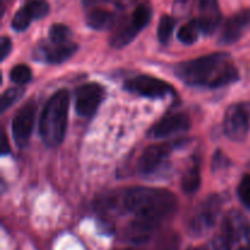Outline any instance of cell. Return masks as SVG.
<instances>
[{"instance_id":"cell-1","label":"cell","mask_w":250,"mask_h":250,"mask_svg":"<svg viewBox=\"0 0 250 250\" xmlns=\"http://www.w3.org/2000/svg\"><path fill=\"white\" fill-rule=\"evenodd\" d=\"M175 73L186 84L209 88L225 87L239 78L238 70L226 53H214L178 63Z\"/></svg>"},{"instance_id":"cell-2","label":"cell","mask_w":250,"mask_h":250,"mask_svg":"<svg viewBox=\"0 0 250 250\" xmlns=\"http://www.w3.org/2000/svg\"><path fill=\"white\" fill-rule=\"evenodd\" d=\"M120 205L124 210L136 215L137 219L159 225L175 212L177 199L173 193L163 188L134 187L125 192Z\"/></svg>"},{"instance_id":"cell-3","label":"cell","mask_w":250,"mask_h":250,"mask_svg":"<svg viewBox=\"0 0 250 250\" xmlns=\"http://www.w3.org/2000/svg\"><path fill=\"white\" fill-rule=\"evenodd\" d=\"M70 97L67 90L56 92L42 111L39 121V133L48 146H58L62 143L67 129Z\"/></svg>"},{"instance_id":"cell-4","label":"cell","mask_w":250,"mask_h":250,"mask_svg":"<svg viewBox=\"0 0 250 250\" xmlns=\"http://www.w3.org/2000/svg\"><path fill=\"white\" fill-rule=\"evenodd\" d=\"M153 17V10L149 5L142 4L136 7L129 19L122 24L119 31L112 36L110 44L114 48L120 49L128 45L131 42L136 39V37L146 28Z\"/></svg>"},{"instance_id":"cell-5","label":"cell","mask_w":250,"mask_h":250,"mask_svg":"<svg viewBox=\"0 0 250 250\" xmlns=\"http://www.w3.org/2000/svg\"><path fill=\"white\" fill-rule=\"evenodd\" d=\"M250 128V106L248 104H232L224 116L225 134L233 142L246 141Z\"/></svg>"},{"instance_id":"cell-6","label":"cell","mask_w":250,"mask_h":250,"mask_svg":"<svg viewBox=\"0 0 250 250\" xmlns=\"http://www.w3.org/2000/svg\"><path fill=\"white\" fill-rule=\"evenodd\" d=\"M125 89L133 94L153 99H160L170 94H175V89L170 83L146 75L137 76L128 80L125 83Z\"/></svg>"},{"instance_id":"cell-7","label":"cell","mask_w":250,"mask_h":250,"mask_svg":"<svg viewBox=\"0 0 250 250\" xmlns=\"http://www.w3.org/2000/svg\"><path fill=\"white\" fill-rule=\"evenodd\" d=\"M221 205L222 200L220 195L212 194L208 197V199L204 200L202 207L198 209L197 214L190 221V233L193 236L199 237L210 231L216 222L219 212L221 210Z\"/></svg>"},{"instance_id":"cell-8","label":"cell","mask_w":250,"mask_h":250,"mask_svg":"<svg viewBox=\"0 0 250 250\" xmlns=\"http://www.w3.org/2000/svg\"><path fill=\"white\" fill-rule=\"evenodd\" d=\"M37 106L33 102L24 104L12 119V138L19 146H26L33 131Z\"/></svg>"},{"instance_id":"cell-9","label":"cell","mask_w":250,"mask_h":250,"mask_svg":"<svg viewBox=\"0 0 250 250\" xmlns=\"http://www.w3.org/2000/svg\"><path fill=\"white\" fill-rule=\"evenodd\" d=\"M104 99V88L98 83H87L77 89L76 112L82 117H92Z\"/></svg>"},{"instance_id":"cell-10","label":"cell","mask_w":250,"mask_h":250,"mask_svg":"<svg viewBox=\"0 0 250 250\" xmlns=\"http://www.w3.org/2000/svg\"><path fill=\"white\" fill-rule=\"evenodd\" d=\"M171 144H154L148 146L138 160V171L144 176L153 175L165 164L172 151Z\"/></svg>"},{"instance_id":"cell-11","label":"cell","mask_w":250,"mask_h":250,"mask_svg":"<svg viewBox=\"0 0 250 250\" xmlns=\"http://www.w3.org/2000/svg\"><path fill=\"white\" fill-rule=\"evenodd\" d=\"M250 27V9H244L229 17L220 34V44L229 45L237 43Z\"/></svg>"},{"instance_id":"cell-12","label":"cell","mask_w":250,"mask_h":250,"mask_svg":"<svg viewBox=\"0 0 250 250\" xmlns=\"http://www.w3.org/2000/svg\"><path fill=\"white\" fill-rule=\"evenodd\" d=\"M77 44L71 41L66 42V43L49 42V43L38 46L36 56H38V60L56 65V63H61L63 61L68 60L77 51Z\"/></svg>"},{"instance_id":"cell-13","label":"cell","mask_w":250,"mask_h":250,"mask_svg":"<svg viewBox=\"0 0 250 250\" xmlns=\"http://www.w3.org/2000/svg\"><path fill=\"white\" fill-rule=\"evenodd\" d=\"M192 126L190 119L186 114L177 112V114L168 115L155 125L151 131L154 138H167L173 134L187 132Z\"/></svg>"},{"instance_id":"cell-14","label":"cell","mask_w":250,"mask_h":250,"mask_svg":"<svg viewBox=\"0 0 250 250\" xmlns=\"http://www.w3.org/2000/svg\"><path fill=\"white\" fill-rule=\"evenodd\" d=\"M199 1V20L202 24L203 33L212 34L219 27L221 21V11H220L217 0H198Z\"/></svg>"},{"instance_id":"cell-15","label":"cell","mask_w":250,"mask_h":250,"mask_svg":"<svg viewBox=\"0 0 250 250\" xmlns=\"http://www.w3.org/2000/svg\"><path fill=\"white\" fill-rule=\"evenodd\" d=\"M116 14L104 9V7H92L87 15V24L93 29L111 28L116 22Z\"/></svg>"},{"instance_id":"cell-16","label":"cell","mask_w":250,"mask_h":250,"mask_svg":"<svg viewBox=\"0 0 250 250\" xmlns=\"http://www.w3.org/2000/svg\"><path fill=\"white\" fill-rule=\"evenodd\" d=\"M244 225H246L244 224V219L239 212H229L224 221V226H222V232H224V233L222 234H224L229 242L237 241V239L246 232Z\"/></svg>"},{"instance_id":"cell-17","label":"cell","mask_w":250,"mask_h":250,"mask_svg":"<svg viewBox=\"0 0 250 250\" xmlns=\"http://www.w3.org/2000/svg\"><path fill=\"white\" fill-rule=\"evenodd\" d=\"M158 226L156 224L153 222L146 221V220L137 219L136 221H133L131 224V226L128 227V238L131 239L134 243H142V242L146 241L149 238V236L151 234V232L155 229V227Z\"/></svg>"},{"instance_id":"cell-18","label":"cell","mask_w":250,"mask_h":250,"mask_svg":"<svg viewBox=\"0 0 250 250\" xmlns=\"http://www.w3.org/2000/svg\"><path fill=\"white\" fill-rule=\"evenodd\" d=\"M203 33L202 24H200L199 20H192V21L187 22L183 24L177 32V37L183 44L186 45H192L199 38V34Z\"/></svg>"},{"instance_id":"cell-19","label":"cell","mask_w":250,"mask_h":250,"mask_svg":"<svg viewBox=\"0 0 250 250\" xmlns=\"http://www.w3.org/2000/svg\"><path fill=\"white\" fill-rule=\"evenodd\" d=\"M202 183V176H200L199 164H193L192 167L187 170V172L182 177V189L187 194H193L197 192Z\"/></svg>"},{"instance_id":"cell-20","label":"cell","mask_w":250,"mask_h":250,"mask_svg":"<svg viewBox=\"0 0 250 250\" xmlns=\"http://www.w3.org/2000/svg\"><path fill=\"white\" fill-rule=\"evenodd\" d=\"M176 20L171 16H163L161 17L160 22H159V28H158V37L160 43L167 44L170 41L171 36H172L173 28H175Z\"/></svg>"},{"instance_id":"cell-21","label":"cell","mask_w":250,"mask_h":250,"mask_svg":"<svg viewBox=\"0 0 250 250\" xmlns=\"http://www.w3.org/2000/svg\"><path fill=\"white\" fill-rule=\"evenodd\" d=\"M72 32H71L70 27L66 24L55 23L51 26L50 31H49V41L53 43H66L70 42Z\"/></svg>"},{"instance_id":"cell-22","label":"cell","mask_w":250,"mask_h":250,"mask_svg":"<svg viewBox=\"0 0 250 250\" xmlns=\"http://www.w3.org/2000/svg\"><path fill=\"white\" fill-rule=\"evenodd\" d=\"M23 6L28 10L33 20L43 19L49 14V10H50L45 0H28Z\"/></svg>"},{"instance_id":"cell-23","label":"cell","mask_w":250,"mask_h":250,"mask_svg":"<svg viewBox=\"0 0 250 250\" xmlns=\"http://www.w3.org/2000/svg\"><path fill=\"white\" fill-rule=\"evenodd\" d=\"M33 21V17L31 16V14L28 12V10L24 6H22L19 11L15 14L14 19H12L11 26L12 28L16 32H22L26 31L29 27V24Z\"/></svg>"},{"instance_id":"cell-24","label":"cell","mask_w":250,"mask_h":250,"mask_svg":"<svg viewBox=\"0 0 250 250\" xmlns=\"http://www.w3.org/2000/svg\"><path fill=\"white\" fill-rule=\"evenodd\" d=\"M23 94V88L12 87L9 88L6 92L2 93L1 100H0V111L5 112L11 105H14Z\"/></svg>"},{"instance_id":"cell-25","label":"cell","mask_w":250,"mask_h":250,"mask_svg":"<svg viewBox=\"0 0 250 250\" xmlns=\"http://www.w3.org/2000/svg\"><path fill=\"white\" fill-rule=\"evenodd\" d=\"M10 78L17 85L27 84L32 80V71L27 65H16L10 72Z\"/></svg>"},{"instance_id":"cell-26","label":"cell","mask_w":250,"mask_h":250,"mask_svg":"<svg viewBox=\"0 0 250 250\" xmlns=\"http://www.w3.org/2000/svg\"><path fill=\"white\" fill-rule=\"evenodd\" d=\"M133 1L134 0H83V5L87 9H92L105 4H112L119 9H126L127 6L133 4Z\"/></svg>"},{"instance_id":"cell-27","label":"cell","mask_w":250,"mask_h":250,"mask_svg":"<svg viewBox=\"0 0 250 250\" xmlns=\"http://www.w3.org/2000/svg\"><path fill=\"white\" fill-rule=\"evenodd\" d=\"M238 197L246 208L250 209V176H244L238 186Z\"/></svg>"},{"instance_id":"cell-28","label":"cell","mask_w":250,"mask_h":250,"mask_svg":"<svg viewBox=\"0 0 250 250\" xmlns=\"http://www.w3.org/2000/svg\"><path fill=\"white\" fill-rule=\"evenodd\" d=\"M229 243L231 242L222 234V236L215 237L209 244H208L205 250H229Z\"/></svg>"},{"instance_id":"cell-29","label":"cell","mask_w":250,"mask_h":250,"mask_svg":"<svg viewBox=\"0 0 250 250\" xmlns=\"http://www.w3.org/2000/svg\"><path fill=\"white\" fill-rule=\"evenodd\" d=\"M193 0H175V5H173V11L178 16H183L189 11L190 6H192Z\"/></svg>"},{"instance_id":"cell-30","label":"cell","mask_w":250,"mask_h":250,"mask_svg":"<svg viewBox=\"0 0 250 250\" xmlns=\"http://www.w3.org/2000/svg\"><path fill=\"white\" fill-rule=\"evenodd\" d=\"M12 49V42L11 39L7 37H1V42H0V58L1 60H5L6 56L11 53Z\"/></svg>"},{"instance_id":"cell-31","label":"cell","mask_w":250,"mask_h":250,"mask_svg":"<svg viewBox=\"0 0 250 250\" xmlns=\"http://www.w3.org/2000/svg\"><path fill=\"white\" fill-rule=\"evenodd\" d=\"M7 151H10V146H7V139L6 136H2V148H1V154H6Z\"/></svg>"},{"instance_id":"cell-32","label":"cell","mask_w":250,"mask_h":250,"mask_svg":"<svg viewBox=\"0 0 250 250\" xmlns=\"http://www.w3.org/2000/svg\"><path fill=\"white\" fill-rule=\"evenodd\" d=\"M246 238H247V241H248V243L250 246V229H247V231H246Z\"/></svg>"},{"instance_id":"cell-33","label":"cell","mask_w":250,"mask_h":250,"mask_svg":"<svg viewBox=\"0 0 250 250\" xmlns=\"http://www.w3.org/2000/svg\"><path fill=\"white\" fill-rule=\"evenodd\" d=\"M239 250H250V248H241Z\"/></svg>"},{"instance_id":"cell-34","label":"cell","mask_w":250,"mask_h":250,"mask_svg":"<svg viewBox=\"0 0 250 250\" xmlns=\"http://www.w3.org/2000/svg\"><path fill=\"white\" fill-rule=\"evenodd\" d=\"M190 250H198V249H190Z\"/></svg>"}]
</instances>
